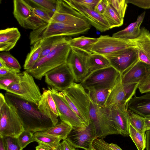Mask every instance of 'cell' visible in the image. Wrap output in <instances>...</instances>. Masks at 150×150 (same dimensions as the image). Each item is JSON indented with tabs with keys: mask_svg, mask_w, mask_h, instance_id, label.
Listing matches in <instances>:
<instances>
[{
	"mask_svg": "<svg viewBox=\"0 0 150 150\" xmlns=\"http://www.w3.org/2000/svg\"><path fill=\"white\" fill-rule=\"evenodd\" d=\"M21 36L17 28H8L0 31V51H8L13 48Z\"/></svg>",
	"mask_w": 150,
	"mask_h": 150,
	"instance_id": "obj_23",
	"label": "cell"
},
{
	"mask_svg": "<svg viewBox=\"0 0 150 150\" xmlns=\"http://www.w3.org/2000/svg\"><path fill=\"white\" fill-rule=\"evenodd\" d=\"M127 109L145 117L150 115V93L141 96L135 95L127 103Z\"/></svg>",
	"mask_w": 150,
	"mask_h": 150,
	"instance_id": "obj_21",
	"label": "cell"
},
{
	"mask_svg": "<svg viewBox=\"0 0 150 150\" xmlns=\"http://www.w3.org/2000/svg\"><path fill=\"white\" fill-rule=\"evenodd\" d=\"M74 150H80L78 149H76Z\"/></svg>",
	"mask_w": 150,
	"mask_h": 150,
	"instance_id": "obj_60",
	"label": "cell"
},
{
	"mask_svg": "<svg viewBox=\"0 0 150 150\" xmlns=\"http://www.w3.org/2000/svg\"><path fill=\"white\" fill-rule=\"evenodd\" d=\"M20 70L13 69L8 66L0 68V77L12 74L20 73Z\"/></svg>",
	"mask_w": 150,
	"mask_h": 150,
	"instance_id": "obj_50",
	"label": "cell"
},
{
	"mask_svg": "<svg viewBox=\"0 0 150 150\" xmlns=\"http://www.w3.org/2000/svg\"><path fill=\"white\" fill-rule=\"evenodd\" d=\"M138 88L142 94L150 93V72L140 83Z\"/></svg>",
	"mask_w": 150,
	"mask_h": 150,
	"instance_id": "obj_45",
	"label": "cell"
},
{
	"mask_svg": "<svg viewBox=\"0 0 150 150\" xmlns=\"http://www.w3.org/2000/svg\"><path fill=\"white\" fill-rule=\"evenodd\" d=\"M24 130L22 122L14 108L6 102L0 109V136L17 138Z\"/></svg>",
	"mask_w": 150,
	"mask_h": 150,
	"instance_id": "obj_7",
	"label": "cell"
},
{
	"mask_svg": "<svg viewBox=\"0 0 150 150\" xmlns=\"http://www.w3.org/2000/svg\"><path fill=\"white\" fill-rule=\"evenodd\" d=\"M150 72V66L139 60L121 74L123 84L140 83Z\"/></svg>",
	"mask_w": 150,
	"mask_h": 150,
	"instance_id": "obj_20",
	"label": "cell"
},
{
	"mask_svg": "<svg viewBox=\"0 0 150 150\" xmlns=\"http://www.w3.org/2000/svg\"><path fill=\"white\" fill-rule=\"evenodd\" d=\"M8 66L0 58V68L5 67Z\"/></svg>",
	"mask_w": 150,
	"mask_h": 150,
	"instance_id": "obj_58",
	"label": "cell"
},
{
	"mask_svg": "<svg viewBox=\"0 0 150 150\" xmlns=\"http://www.w3.org/2000/svg\"><path fill=\"white\" fill-rule=\"evenodd\" d=\"M63 140L59 144L62 150H74L75 149L67 138Z\"/></svg>",
	"mask_w": 150,
	"mask_h": 150,
	"instance_id": "obj_51",
	"label": "cell"
},
{
	"mask_svg": "<svg viewBox=\"0 0 150 150\" xmlns=\"http://www.w3.org/2000/svg\"><path fill=\"white\" fill-rule=\"evenodd\" d=\"M129 47L127 40L110 36L101 35L98 38L97 41L93 45L90 51L105 55Z\"/></svg>",
	"mask_w": 150,
	"mask_h": 150,
	"instance_id": "obj_13",
	"label": "cell"
},
{
	"mask_svg": "<svg viewBox=\"0 0 150 150\" xmlns=\"http://www.w3.org/2000/svg\"><path fill=\"white\" fill-rule=\"evenodd\" d=\"M52 150H62V149L59 145L57 147L53 149Z\"/></svg>",
	"mask_w": 150,
	"mask_h": 150,
	"instance_id": "obj_59",
	"label": "cell"
},
{
	"mask_svg": "<svg viewBox=\"0 0 150 150\" xmlns=\"http://www.w3.org/2000/svg\"><path fill=\"white\" fill-rule=\"evenodd\" d=\"M49 146L42 143H38V145L36 147V150H52Z\"/></svg>",
	"mask_w": 150,
	"mask_h": 150,
	"instance_id": "obj_53",
	"label": "cell"
},
{
	"mask_svg": "<svg viewBox=\"0 0 150 150\" xmlns=\"http://www.w3.org/2000/svg\"><path fill=\"white\" fill-rule=\"evenodd\" d=\"M126 103L113 105L108 109L109 112L121 135H129V114Z\"/></svg>",
	"mask_w": 150,
	"mask_h": 150,
	"instance_id": "obj_18",
	"label": "cell"
},
{
	"mask_svg": "<svg viewBox=\"0 0 150 150\" xmlns=\"http://www.w3.org/2000/svg\"><path fill=\"white\" fill-rule=\"evenodd\" d=\"M120 73L111 66L90 72L80 83L86 90L110 89Z\"/></svg>",
	"mask_w": 150,
	"mask_h": 150,
	"instance_id": "obj_8",
	"label": "cell"
},
{
	"mask_svg": "<svg viewBox=\"0 0 150 150\" xmlns=\"http://www.w3.org/2000/svg\"><path fill=\"white\" fill-rule=\"evenodd\" d=\"M13 4V16L21 26L31 15L32 7L25 0H14Z\"/></svg>",
	"mask_w": 150,
	"mask_h": 150,
	"instance_id": "obj_25",
	"label": "cell"
},
{
	"mask_svg": "<svg viewBox=\"0 0 150 150\" xmlns=\"http://www.w3.org/2000/svg\"><path fill=\"white\" fill-rule=\"evenodd\" d=\"M94 148L95 150H112L108 145V143L103 139H100L95 144Z\"/></svg>",
	"mask_w": 150,
	"mask_h": 150,
	"instance_id": "obj_48",
	"label": "cell"
},
{
	"mask_svg": "<svg viewBox=\"0 0 150 150\" xmlns=\"http://www.w3.org/2000/svg\"><path fill=\"white\" fill-rule=\"evenodd\" d=\"M42 51L39 41L33 45L25 60L23 66L24 69L28 71L32 68L39 59Z\"/></svg>",
	"mask_w": 150,
	"mask_h": 150,
	"instance_id": "obj_31",
	"label": "cell"
},
{
	"mask_svg": "<svg viewBox=\"0 0 150 150\" xmlns=\"http://www.w3.org/2000/svg\"><path fill=\"white\" fill-rule=\"evenodd\" d=\"M97 138L93 125L90 122L88 126L73 128L67 138L75 149L91 150L93 142Z\"/></svg>",
	"mask_w": 150,
	"mask_h": 150,
	"instance_id": "obj_12",
	"label": "cell"
},
{
	"mask_svg": "<svg viewBox=\"0 0 150 150\" xmlns=\"http://www.w3.org/2000/svg\"><path fill=\"white\" fill-rule=\"evenodd\" d=\"M129 135L136 145L138 150H144L146 147L145 132L141 133L129 123Z\"/></svg>",
	"mask_w": 150,
	"mask_h": 150,
	"instance_id": "obj_34",
	"label": "cell"
},
{
	"mask_svg": "<svg viewBox=\"0 0 150 150\" xmlns=\"http://www.w3.org/2000/svg\"><path fill=\"white\" fill-rule=\"evenodd\" d=\"M35 142L46 144L54 149L57 147L63 139L60 137L44 133L42 132H36L34 134Z\"/></svg>",
	"mask_w": 150,
	"mask_h": 150,
	"instance_id": "obj_33",
	"label": "cell"
},
{
	"mask_svg": "<svg viewBox=\"0 0 150 150\" xmlns=\"http://www.w3.org/2000/svg\"><path fill=\"white\" fill-rule=\"evenodd\" d=\"M104 56L108 60L111 66L121 74L140 60L137 51L132 47Z\"/></svg>",
	"mask_w": 150,
	"mask_h": 150,
	"instance_id": "obj_11",
	"label": "cell"
},
{
	"mask_svg": "<svg viewBox=\"0 0 150 150\" xmlns=\"http://www.w3.org/2000/svg\"><path fill=\"white\" fill-rule=\"evenodd\" d=\"M33 13L40 19L46 23H50L52 16L49 13L42 8L32 7Z\"/></svg>",
	"mask_w": 150,
	"mask_h": 150,
	"instance_id": "obj_44",
	"label": "cell"
},
{
	"mask_svg": "<svg viewBox=\"0 0 150 150\" xmlns=\"http://www.w3.org/2000/svg\"><path fill=\"white\" fill-rule=\"evenodd\" d=\"M21 73L12 74L0 77V89L6 90L11 84L17 82L21 78Z\"/></svg>",
	"mask_w": 150,
	"mask_h": 150,
	"instance_id": "obj_38",
	"label": "cell"
},
{
	"mask_svg": "<svg viewBox=\"0 0 150 150\" xmlns=\"http://www.w3.org/2000/svg\"><path fill=\"white\" fill-rule=\"evenodd\" d=\"M5 150H22L17 138L10 137H2Z\"/></svg>",
	"mask_w": 150,
	"mask_h": 150,
	"instance_id": "obj_42",
	"label": "cell"
},
{
	"mask_svg": "<svg viewBox=\"0 0 150 150\" xmlns=\"http://www.w3.org/2000/svg\"><path fill=\"white\" fill-rule=\"evenodd\" d=\"M146 12L139 15L134 22L130 23L125 29L113 34L112 36L124 40L134 39L137 37L141 32V25L145 16Z\"/></svg>",
	"mask_w": 150,
	"mask_h": 150,
	"instance_id": "obj_24",
	"label": "cell"
},
{
	"mask_svg": "<svg viewBox=\"0 0 150 150\" xmlns=\"http://www.w3.org/2000/svg\"><path fill=\"white\" fill-rule=\"evenodd\" d=\"M108 1L120 16L124 19L128 4L125 0H108Z\"/></svg>",
	"mask_w": 150,
	"mask_h": 150,
	"instance_id": "obj_39",
	"label": "cell"
},
{
	"mask_svg": "<svg viewBox=\"0 0 150 150\" xmlns=\"http://www.w3.org/2000/svg\"><path fill=\"white\" fill-rule=\"evenodd\" d=\"M33 78L25 70L21 73L20 80L11 85L6 91L37 106L42 94Z\"/></svg>",
	"mask_w": 150,
	"mask_h": 150,
	"instance_id": "obj_6",
	"label": "cell"
},
{
	"mask_svg": "<svg viewBox=\"0 0 150 150\" xmlns=\"http://www.w3.org/2000/svg\"><path fill=\"white\" fill-rule=\"evenodd\" d=\"M97 40L98 38L82 36L69 39V43L71 48L89 54H92L91 50Z\"/></svg>",
	"mask_w": 150,
	"mask_h": 150,
	"instance_id": "obj_26",
	"label": "cell"
},
{
	"mask_svg": "<svg viewBox=\"0 0 150 150\" xmlns=\"http://www.w3.org/2000/svg\"><path fill=\"white\" fill-rule=\"evenodd\" d=\"M0 150H5L3 139L2 137L0 138Z\"/></svg>",
	"mask_w": 150,
	"mask_h": 150,
	"instance_id": "obj_57",
	"label": "cell"
},
{
	"mask_svg": "<svg viewBox=\"0 0 150 150\" xmlns=\"http://www.w3.org/2000/svg\"><path fill=\"white\" fill-rule=\"evenodd\" d=\"M139 83H131L123 84L124 90L126 93V102H128L135 95L136 91L138 88Z\"/></svg>",
	"mask_w": 150,
	"mask_h": 150,
	"instance_id": "obj_43",
	"label": "cell"
},
{
	"mask_svg": "<svg viewBox=\"0 0 150 150\" xmlns=\"http://www.w3.org/2000/svg\"><path fill=\"white\" fill-rule=\"evenodd\" d=\"M91 27H73L62 23L52 22L47 23L38 29L31 31L30 34V44L48 37L58 36H73L83 34Z\"/></svg>",
	"mask_w": 150,
	"mask_h": 150,
	"instance_id": "obj_4",
	"label": "cell"
},
{
	"mask_svg": "<svg viewBox=\"0 0 150 150\" xmlns=\"http://www.w3.org/2000/svg\"><path fill=\"white\" fill-rule=\"evenodd\" d=\"M73 129V127L71 125L61 121L56 125L42 132L45 134L61 137L63 140L67 138Z\"/></svg>",
	"mask_w": 150,
	"mask_h": 150,
	"instance_id": "obj_30",
	"label": "cell"
},
{
	"mask_svg": "<svg viewBox=\"0 0 150 150\" xmlns=\"http://www.w3.org/2000/svg\"><path fill=\"white\" fill-rule=\"evenodd\" d=\"M29 4L43 9L50 13H54L57 7V0H25Z\"/></svg>",
	"mask_w": 150,
	"mask_h": 150,
	"instance_id": "obj_35",
	"label": "cell"
},
{
	"mask_svg": "<svg viewBox=\"0 0 150 150\" xmlns=\"http://www.w3.org/2000/svg\"><path fill=\"white\" fill-rule=\"evenodd\" d=\"M6 102L5 96L2 93H0V109L1 108L3 105Z\"/></svg>",
	"mask_w": 150,
	"mask_h": 150,
	"instance_id": "obj_55",
	"label": "cell"
},
{
	"mask_svg": "<svg viewBox=\"0 0 150 150\" xmlns=\"http://www.w3.org/2000/svg\"><path fill=\"white\" fill-rule=\"evenodd\" d=\"M129 46L137 51L139 60L150 66V32L144 27L141 28L139 35L133 39L126 40Z\"/></svg>",
	"mask_w": 150,
	"mask_h": 150,
	"instance_id": "obj_17",
	"label": "cell"
},
{
	"mask_svg": "<svg viewBox=\"0 0 150 150\" xmlns=\"http://www.w3.org/2000/svg\"><path fill=\"white\" fill-rule=\"evenodd\" d=\"M50 88L62 121L69 124L73 128L86 126L59 95V91L53 88Z\"/></svg>",
	"mask_w": 150,
	"mask_h": 150,
	"instance_id": "obj_14",
	"label": "cell"
},
{
	"mask_svg": "<svg viewBox=\"0 0 150 150\" xmlns=\"http://www.w3.org/2000/svg\"><path fill=\"white\" fill-rule=\"evenodd\" d=\"M91 150H95L94 149H93L92 147V149H91Z\"/></svg>",
	"mask_w": 150,
	"mask_h": 150,
	"instance_id": "obj_61",
	"label": "cell"
},
{
	"mask_svg": "<svg viewBox=\"0 0 150 150\" xmlns=\"http://www.w3.org/2000/svg\"><path fill=\"white\" fill-rule=\"evenodd\" d=\"M6 102L15 109L24 130L33 133L45 131L54 126L52 120L41 113L37 106L20 97L6 92Z\"/></svg>",
	"mask_w": 150,
	"mask_h": 150,
	"instance_id": "obj_1",
	"label": "cell"
},
{
	"mask_svg": "<svg viewBox=\"0 0 150 150\" xmlns=\"http://www.w3.org/2000/svg\"><path fill=\"white\" fill-rule=\"evenodd\" d=\"M110 89L100 88L88 90V93L91 101L96 105L105 107Z\"/></svg>",
	"mask_w": 150,
	"mask_h": 150,
	"instance_id": "obj_32",
	"label": "cell"
},
{
	"mask_svg": "<svg viewBox=\"0 0 150 150\" xmlns=\"http://www.w3.org/2000/svg\"><path fill=\"white\" fill-rule=\"evenodd\" d=\"M58 22L73 27H91L84 17L70 7L64 0H57L56 9L51 16L50 22Z\"/></svg>",
	"mask_w": 150,
	"mask_h": 150,
	"instance_id": "obj_9",
	"label": "cell"
},
{
	"mask_svg": "<svg viewBox=\"0 0 150 150\" xmlns=\"http://www.w3.org/2000/svg\"><path fill=\"white\" fill-rule=\"evenodd\" d=\"M128 110L129 114V123L140 132H145L144 131V117L130 110Z\"/></svg>",
	"mask_w": 150,
	"mask_h": 150,
	"instance_id": "obj_36",
	"label": "cell"
},
{
	"mask_svg": "<svg viewBox=\"0 0 150 150\" xmlns=\"http://www.w3.org/2000/svg\"><path fill=\"white\" fill-rule=\"evenodd\" d=\"M80 83H73L62 92L61 96L86 126L90 122L91 101L88 93Z\"/></svg>",
	"mask_w": 150,
	"mask_h": 150,
	"instance_id": "obj_2",
	"label": "cell"
},
{
	"mask_svg": "<svg viewBox=\"0 0 150 150\" xmlns=\"http://www.w3.org/2000/svg\"><path fill=\"white\" fill-rule=\"evenodd\" d=\"M68 40L66 36H58L48 37L39 41L42 49L40 58L45 57L59 45Z\"/></svg>",
	"mask_w": 150,
	"mask_h": 150,
	"instance_id": "obj_27",
	"label": "cell"
},
{
	"mask_svg": "<svg viewBox=\"0 0 150 150\" xmlns=\"http://www.w3.org/2000/svg\"><path fill=\"white\" fill-rule=\"evenodd\" d=\"M37 107L41 113L52 120L54 126L58 123L59 114L50 87H48V89L43 88Z\"/></svg>",
	"mask_w": 150,
	"mask_h": 150,
	"instance_id": "obj_19",
	"label": "cell"
},
{
	"mask_svg": "<svg viewBox=\"0 0 150 150\" xmlns=\"http://www.w3.org/2000/svg\"><path fill=\"white\" fill-rule=\"evenodd\" d=\"M0 58L9 67L18 70H20L21 66L17 60L9 53L3 52L0 54Z\"/></svg>",
	"mask_w": 150,
	"mask_h": 150,
	"instance_id": "obj_40",
	"label": "cell"
},
{
	"mask_svg": "<svg viewBox=\"0 0 150 150\" xmlns=\"http://www.w3.org/2000/svg\"><path fill=\"white\" fill-rule=\"evenodd\" d=\"M76 3L88 8L94 9L99 0H73Z\"/></svg>",
	"mask_w": 150,
	"mask_h": 150,
	"instance_id": "obj_47",
	"label": "cell"
},
{
	"mask_svg": "<svg viewBox=\"0 0 150 150\" xmlns=\"http://www.w3.org/2000/svg\"><path fill=\"white\" fill-rule=\"evenodd\" d=\"M44 76L46 83L59 92L64 91L74 82L67 62L48 71Z\"/></svg>",
	"mask_w": 150,
	"mask_h": 150,
	"instance_id": "obj_10",
	"label": "cell"
},
{
	"mask_svg": "<svg viewBox=\"0 0 150 150\" xmlns=\"http://www.w3.org/2000/svg\"><path fill=\"white\" fill-rule=\"evenodd\" d=\"M124 103H126V93L120 74L113 86L110 89L105 107L109 108L115 104Z\"/></svg>",
	"mask_w": 150,
	"mask_h": 150,
	"instance_id": "obj_22",
	"label": "cell"
},
{
	"mask_svg": "<svg viewBox=\"0 0 150 150\" xmlns=\"http://www.w3.org/2000/svg\"><path fill=\"white\" fill-rule=\"evenodd\" d=\"M106 0H99L94 8V10L102 16L106 7Z\"/></svg>",
	"mask_w": 150,
	"mask_h": 150,
	"instance_id": "obj_49",
	"label": "cell"
},
{
	"mask_svg": "<svg viewBox=\"0 0 150 150\" xmlns=\"http://www.w3.org/2000/svg\"><path fill=\"white\" fill-rule=\"evenodd\" d=\"M86 65L89 73L111 66L108 60L103 55L95 53L87 55Z\"/></svg>",
	"mask_w": 150,
	"mask_h": 150,
	"instance_id": "obj_28",
	"label": "cell"
},
{
	"mask_svg": "<svg viewBox=\"0 0 150 150\" xmlns=\"http://www.w3.org/2000/svg\"><path fill=\"white\" fill-rule=\"evenodd\" d=\"M72 8L77 11L88 21L91 25L98 30L104 32L110 29L108 24L102 15L91 9L73 1V0H64Z\"/></svg>",
	"mask_w": 150,
	"mask_h": 150,
	"instance_id": "obj_16",
	"label": "cell"
},
{
	"mask_svg": "<svg viewBox=\"0 0 150 150\" xmlns=\"http://www.w3.org/2000/svg\"><path fill=\"white\" fill-rule=\"evenodd\" d=\"M69 40L40 58L31 69L27 71L35 79L41 80L47 72L67 62L71 50Z\"/></svg>",
	"mask_w": 150,
	"mask_h": 150,
	"instance_id": "obj_3",
	"label": "cell"
},
{
	"mask_svg": "<svg viewBox=\"0 0 150 150\" xmlns=\"http://www.w3.org/2000/svg\"><path fill=\"white\" fill-rule=\"evenodd\" d=\"M127 3H130L145 9H150V0H125Z\"/></svg>",
	"mask_w": 150,
	"mask_h": 150,
	"instance_id": "obj_46",
	"label": "cell"
},
{
	"mask_svg": "<svg viewBox=\"0 0 150 150\" xmlns=\"http://www.w3.org/2000/svg\"><path fill=\"white\" fill-rule=\"evenodd\" d=\"M33 133L24 130L17 138L18 142L22 149L28 144L35 141Z\"/></svg>",
	"mask_w": 150,
	"mask_h": 150,
	"instance_id": "obj_41",
	"label": "cell"
},
{
	"mask_svg": "<svg viewBox=\"0 0 150 150\" xmlns=\"http://www.w3.org/2000/svg\"><path fill=\"white\" fill-rule=\"evenodd\" d=\"M90 118L97 138L103 139L108 135L121 134L108 108L96 105L91 101Z\"/></svg>",
	"mask_w": 150,
	"mask_h": 150,
	"instance_id": "obj_5",
	"label": "cell"
},
{
	"mask_svg": "<svg viewBox=\"0 0 150 150\" xmlns=\"http://www.w3.org/2000/svg\"><path fill=\"white\" fill-rule=\"evenodd\" d=\"M144 117V131L150 130V115Z\"/></svg>",
	"mask_w": 150,
	"mask_h": 150,
	"instance_id": "obj_52",
	"label": "cell"
},
{
	"mask_svg": "<svg viewBox=\"0 0 150 150\" xmlns=\"http://www.w3.org/2000/svg\"><path fill=\"white\" fill-rule=\"evenodd\" d=\"M109 147L112 150H122L117 145L113 143H108Z\"/></svg>",
	"mask_w": 150,
	"mask_h": 150,
	"instance_id": "obj_56",
	"label": "cell"
},
{
	"mask_svg": "<svg viewBox=\"0 0 150 150\" xmlns=\"http://www.w3.org/2000/svg\"><path fill=\"white\" fill-rule=\"evenodd\" d=\"M87 54L83 52L71 48L67 63L75 82L80 83L89 73L86 65Z\"/></svg>",
	"mask_w": 150,
	"mask_h": 150,
	"instance_id": "obj_15",
	"label": "cell"
},
{
	"mask_svg": "<svg viewBox=\"0 0 150 150\" xmlns=\"http://www.w3.org/2000/svg\"><path fill=\"white\" fill-rule=\"evenodd\" d=\"M146 137V150H150V130L145 132Z\"/></svg>",
	"mask_w": 150,
	"mask_h": 150,
	"instance_id": "obj_54",
	"label": "cell"
},
{
	"mask_svg": "<svg viewBox=\"0 0 150 150\" xmlns=\"http://www.w3.org/2000/svg\"><path fill=\"white\" fill-rule=\"evenodd\" d=\"M46 23L36 16L32 12L30 17L24 22L21 26L34 30Z\"/></svg>",
	"mask_w": 150,
	"mask_h": 150,
	"instance_id": "obj_37",
	"label": "cell"
},
{
	"mask_svg": "<svg viewBox=\"0 0 150 150\" xmlns=\"http://www.w3.org/2000/svg\"><path fill=\"white\" fill-rule=\"evenodd\" d=\"M106 7L102 16L108 22L110 29L122 26L124 22L117 11L112 7L106 0Z\"/></svg>",
	"mask_w": 150,
	"mask_h": 150,
	"instance_id": "obj_29",
	"label": "cell"
}]
</instances>
